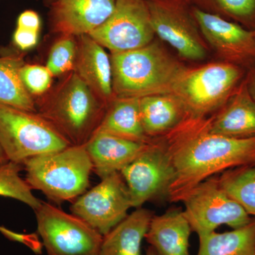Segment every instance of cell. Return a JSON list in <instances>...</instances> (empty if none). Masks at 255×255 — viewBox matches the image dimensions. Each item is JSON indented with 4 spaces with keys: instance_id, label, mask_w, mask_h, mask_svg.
<instances>
[{
    "instance_id": "cell-1",
    "label": "cell",
    "mask_w": 255,
    "mask_h": 255,
    "mask_svg": "<svg viewBox=\"0 0 255 255\" xmlns=\"http://www.w3.org/2000/svg\"><path fill=\"white\" fill-rule=\"evenodd\" d=\"M162 139L174 177L167 197L179 202L196 186L228 169L255 164V136L231 137L210 132L209 117L187 114Z\"/></svg>"
},
{
    "instance_id": "cell-2",
    "label": "cell",
    "mask_w": 255,
    "mask_h": 255,
    "mask_svg": "<svg viewBox=\"0 0 255 255\" xmlns=\"http://www.w3.org/2000/svg\"><path fill=\"white\" fill-rule=\"evenodd\" d=\"M115 98L172 94L188 66L159 38L137 49L111 53Z\"/></svg>"
},
{
    "instance_id": "cell-3",
    "label": "cell",
    "mask_w": 255,
    "mask_h": 255,
    "mask_svg": "<svg viewBox=\"0 0 255 255\" xmlns=\"http://www.w3.org/2000/svg\"><path fill=\"white\" fill-rule=\"evenodd\" d=\"M36 101L37 113L72 145H84L93 135L108 105L74 71Z\"/></svg>"
},
{
    "instance_id": "cell-4",
    "label": "cell",
    "mask_w": 255,
    "mask_h": 255,
    "mask_svg": "<svg viewBox=\"0 0 255 255\" xmlns=\"http://www.w3.org/2000/svg\"><path fill=\"white\" fill-rule=\"evenodd\" d=\"M23 166L25 180L32 190L41 191L58 204L75 200L86 192L93 172L85 145L31 157Z\"/></svg>"
},
{
    "instance_id": "cell-5",
    "label": "cell",
    "mask_w": 255,
    "mask_h": 255,
    "mask_svg": "<svg viewBox=\"0 0 255 255\" xmlns=\"http://www.w3.org/2000/svg\"><path fill=\"white\" fill-rule=\"evenodd\" d=\"M247 72L238 65L219 60L188 67L172 94L189 115L209 117L228 102L246 78Z\"/></svg>"
},
{
    "instance_id": "cell-6",
    "label": "cell",
    "mask_w": 255,
    "mask_h": 255,
    "mask_svg": "<svg viewBox=\"0 0 255 255\" xmlns=\"http://www.w3.org/2000/svg\"><path fill=\"white\" fill-rule=\"evenodd\" d=\"M0 142L8 160L21 164L72 145L39 114L6 106H0Z\"/></svg>"
},
{
    "instance_id": "cell-7",
    "label": "cell",
    "mask_w": 255,
    "mask_h": 255,
    "mask_svg": "<svg viewBox=\"0 0 255 255\" xmlns=\"http://www.w3.org/2000/svg\"><path fill=\"white\" fill-rule=\"evenodd\" d=\"M155 36L172 47L180 59L205 61L211 51L189 0H144Z\"/></svg>"
},
{
    "instance_id": "cell-8",
    "label": "cell",
    "mask_w": 255,
    "mask_h": 255,
    "mask_svg": "<svg viewBox=\"0 0 255 255\" xmlns=\"http://www.w3.org/2000/svg\"><path fill=\"white\" fill-rule=\"evenodd\" d=\"M35 212L47 255H99L103 236L85 221L48 203Z\"/></svg>"
},
{
    "instance_id": "cell-9",
    "label": "cell",
    "mask_w": 255,
    "mask_h": 255,
    "mask_svg": "<svg viewBox=\"0 0 255 255\" xmlns=\"http://www.w3.org/2000/svg\"><path fill=\"white\" fill-rule=\"evenodd\" d=\"M182 202L184 216L198 236L214 232L222 225L233 229L242 228L253 219L225 192L219 177H209L198 184Z\"/></svg>"
},
{
    "instance_id": "cell-10",
    "label": "cell",
    "mask_w": 255,
    "mask_h": 255,
    "mask_svg": "<svg viewBox=\"0 0 255 255\" xmlns=\"http://www.w3.org/2000/svg\"><path fill=\"white\" fill-rule=\"evenodd\" d=\"M88 35L111 53L141 48L156 38L144 0H117L108 19Z\"/></svg>"
},
{
    "instance_id": "cell-11",
    "label": "cell",
    "mask_w": 255,
    "mask_h": 255,
    "mask_svg": "<svg viewBox=\"0 0 255 255\" xmlns=\"http://www.w3.org/2000/svg\"><path fill=\"white\" fill-rule=\"evenodd\" d=\"M130 208L127 184L120 172H115L77 198L70 211L105 236L127 217Z\"/></svg>"
},
{
    "instance_id": "cell-12",
    "label": "cell",
    "mask_w": 255,
    "mask_h": 255,
    "mask_svg": "<svg viewBox=\"0 0 255 255\" xmlns=\"http://www.w3.org/2000/svg\"><path fill=\"white\" fill-rule=\"evenodd\" d=\"M131 197L132 208L147 201L167 196L173 181V166L162 139H152L136 158L120 172Z\"/></svg>"
},
{
    "instance_id": "cell-13",
    "label": "cell",
    "mask_w": 255,
    "mask_h": 255,
    "mask_svg": "<svg viewBox=\"0 0 255 255\" xmlns=\"http://www.w3.org/2000/svg\"><path fill=\"white\" fill-rule=\"evenodd\" d=\"M201 33L217 60L233 64L247 71L255 67V38L253 31L192 5Z\"/></svg>"
},
{
    "instance_id": "cell-14",
    "label": "cell",
    "mask_w": 255,
    "mask_h": 255,
    "mask_svg": "<svg viewBox=\"0 0 255 255\" xmlns=\"http://www.w3.org/2000/svg\"><path fill=\"white\" fill-rule=\"evenodd\" d=\"M117 0H55L50 11L52 31L60 36L89 34L113 13Z\"/></svg>"
},
{
    "instance_id": "cell-15",
    "label": "cell",
    "mask_w": 255,
    "mask_h": 255,
    "mask_svg": "<svg viewBox=\"0 0 255 255\" xmlns=\"http://www.w3.org/2000/svg\"><path fill=\"white\" fill-rule=\"evenodd\" d=\"M76 38L78 48L73 71L109 106L115 98L110 56L105 48L88 34Z\"/></svg>"
},
{
    "instance_id": "cell-16",
    "label": "cell",
    "mask_w": 255,
    "mask_h": 255,
    "mask_svg": "<svg viewBox=\"0 0 255 255\" xmlns=\"http://www.w3.org/2000/svg\"><path fill=\"white\" fill-rule=\"evenodd\" d=\"M150 142L134 141L96 130L85 145L93 172L102 179L120 172L145 150Z\"/></svg>"
},
{
    "instance_id": "cell-17",
    "label": "cell",
    "mask_w": 255,
    "mask_h": 255,
    "mask_svg": "<svg viewBox=\"0 0 255 255\" xmlns=\"http://www.w3.org/2000/svg\"><path fill=\"white\" fill-rule=\"evenodd\" d=\"M210 132L231 137L255 136V101L246 77L223 107L209 116Z\"/></svg>"
},
{
    "instance_id": "cell-18",
    "label": "cell",
    "mask_w": 255,
    "mask_h": 255,
    "mask_svg": "<svg viewBox=\"0 0 255 255\" xmlns=\"http://www.w3.org/2000/svg\"><path fill=\"white\" fill-rule=\"evenodd\" d=\"M190 225L179 209L153 216L145 239L157 255H189Z\"/></svg>"
},
{
    "instance_id": "cell-19",
    "label": "cell",
    "mask_w": 255,
    "mask_h": 255,
    "mask_svg": "<svg viewBox=\"0 0 255 255\" xmlns=\"http://www.w3.org/2000/svg\"><path fill=\"white\" fill-rule=\"evenodd\" d=\"M152 211L138 208L103 236L99 255H142V244Z\"/></svg>"
},
{
    "instance_id": "cell-20",
    "label": "cell",
    "mask_w": 255,
    "mask_h": 255,
    "mask_svg": "<svg viewBox=\"0 0 255 255\" xmlns=\"http://www.w3.org/2000/svg\"><path fill=\"white\" fill-rule=\"evenodd\" d=\"M140 110L144 130L151 139L163 136L187 114L182 102L173 94L142 97Z\"/></svg>"
},
{
    "instance_id": "cell-21",
    "label": "cell",
    "mask_w": 255,
    "mask_h": 255,
    "mask_svg": "<svg viewBox=\"0 0 255 255\" xmlns=\"http://www.w3.org/2000/svg\"><path fill=\"white\" fill-rule=\"evenodd\" d=\"M97 130L134 141L148 142L152 140L142 127L138 98H114Z\"/></svg>"
},
{
    "instance_id": "cell-22",
    "label": "cell",
    "mask_w": 255,
    "mask_h": 255,
    "mask_svg": "<svg viewBox=\"0 0 255 255\" xmlns=\"http://www.w3.org/2000/svg\"><path fill=\"white\" fill-rule=\"evenodd\" d=\"M24 64L21 55L0 56V106L37 112L36 100L26 90L20 75Z\"/></svg>"
},
{
    "instance_id": "cell-23",
    "label": "cell",
    "mask_w": 255,
    "mask_h": 255,
    "mask_svg": "<svg viewBox=\"0 0 255 255\" xmlns=\"http://www.w3.org/2000/svg\"><path fill=\"white\" fill-rule=\"evenodd\" d=\"M197 255H255V218L243 227L199 236Z\"/></svg>"
},
{
    "instance_id": "cell-24",
    "label": "cell",
    "mask_w": 255,
    "mask_h": 255,
    "mask_svg": "<svg viewBox=\"0 0 255 255\" xmlns=\"http://www.w3.org/2000/svg\"><path fill=\"white\" fill-rule=\"evenodd\" d=\"M219 180L225 192L255 218V164L228 169Z\"/></svg>"
},
{
    "instance_id": "cell-25",
    "label": "cell",
    "mask_w": 255,
    "mask_h": 255,
    "mask_svg": "<svg viewBox=\"0 0 255 255\" xmlns=\"http://www.w3.org/2000/svg\"><path fill=\"white\" fill-rule=\"evenodd\" d=\"M199 9L241 25L255 29V0H189Z\"/></svg>"
},
{
    "instance_id": "cell-26",
    "label": "cell",
    "mask_w": 255,
    "mask_h": 255,
    "mask_svg": "<svg viewBox=\"0 0 255 255\" xmlns=\"http://www.w3.org/2000/svg\"><path fill=\"white\" fill-rule=\"evenodd\" d=\"M22 169L23 164L11 161L0 165V196L24 203L35 211L43 201L33 195L28 183L20 177Z\"/></svg>"
},
{
    "instance_id": "cell-27",
    "label": "cell",
    "mask_w": 255,
    "mask_h": 255,
    "mask_svg": "<svg viewBox=\"0 0 255 255\" xmlns=\"http://www.w3.org/2000/svg\"><path fill=\"white\" fill-rule=\"evenodd\" d=\"M77 38L60 36L50 48L46 68L53 76H60L73 71L77 55Z\"/></svg>"
},
{
    "instance_id": "cell-28",
    "label": "cell",
    "mask_w": 255,
    "mask_h": 255,
    "mask_svg": "<svg viewBox=\"0 0 255 255\" xmlns=\"http://www.w3.org/2000/svg\"><path fill=\"white\" fill-rule=\"evenodd\" d=\"M20 75L26 90L33 97L43 96L49 91L53 76L46 66L25 63Z\"/></svg>"
},
{
    "instance_id": "cell-29",
    "label": "cell",
    "mask_w": 255,
    "mask_h": 255,
    "mask_svg": "<svg viewBox=\"0 0 255 255\" xmlns=\"http://www.w3.org/2000/svg\"><path fill=\"white\" fill-rule=\"evenodd\" d=\"M0 233L11 241L22 243L29 248L31 251L37 254H41L42 251V243L36 234H23L18 233L7 229L4 226H0Z\"/></svg>"
},
{
    "instance_id": "cell-30",
    "label": "cell",
    "mask_w": 255,
    "mask_h": 255,
    "mask_svg": "<svg viewBox=\"0 0 255 255\" xmlns=\"http://www.w3.org/2000/svg\"><path fill=\"white\" fill-rule=\"evenodd\" d=\"M38 33L39 32L33 30L16 27L13 35V41L15 46L20 50L31 49L38 43Z\"/></svg>"
},
{
    "instance_id": "cell-31",
    "label": "cell",
    "mask_w": 255,
    "mask_h": 255,
    "mask_svg": "<svg viewBox=\"0 0 255 255\" xmlns=\"http://www.w3.org/2000/svg\"><path fill=\"white\" fill-rule=\"evenodd\" d=\"M16 27L39 32L41 19L36 11L26 10L18 16Z\"/></svg>"
},
{
    "instance_id": "cell-32",
    "label": "cell",
    "mask_w": 255,
    "mask_h": 255,
    "mask_svg": "<svg viewBox=\"0 0 255 255\" xmlns=\"http://www.w3.org/2000/svg\"><path fill=\"white\" fill-rule=\"evenodd\" d=\"M246 80L250 93L255 101V67L247 72Z\"/></svg>"
},
{
    "instance_id": "cell-33",
    "label": "cell",
    "mask_w": 255,
    "mask_h": 255,
    "mask_svg": "<svg viewBox=\"0 0 255 255\" xmlns=\"http://www.w3.org/2000/svg\"><path fill=\"white\" fill-rule=\"evenodd\" d=\"M8 162H9V160H8L7 157L5 155L2 147H1V142H0V165H2V164Z\"/></svg>"
},
{
    "instance_id": "cell-34",
    "label": "cell",
    "mask_w": 255,
    "mask_h": 255,
    "mask_svg": "<svg viewBox=\"0 0 255 255\" xmlns=\"http://www.w3.org/2000/svg\"><path fill=\"white\" fill-rule=\"evenodd\" d=\"M145 255H157V253H155V251H154L153 248L152 247H149L148 249L146 251Z\"/></svg>"
},
{
    "instance_id": "cell-35",
    "label": "cell",
    "mask_w": 255,
    "mask_h": 255,
    "mask_svg": "<svg viewBox=\"0 0 255 255\" xmlns=\"http://www.w3.org/2000/svg\"><path fill=\"white\" fill-rule=\"evenodd\" d=\"M253 35H254V37L255 38V29L254 30V31H253Z\"/></svg>"
},
{
    "instance_id": "cell-36",
    "label": "cell",
    "mask_w": 255,
    "mask_h": 255,
    "mask_svg": "<svg viewBox=\"0 0 255 255\" xmlns=\"http://www.w3.org/2000/svg\"><path fill=\"white\" fill-rule=\"evenodd\" d=\"M53 1H55V0H51L52 2H53Z\"/></svg>"
}]
</instances>
